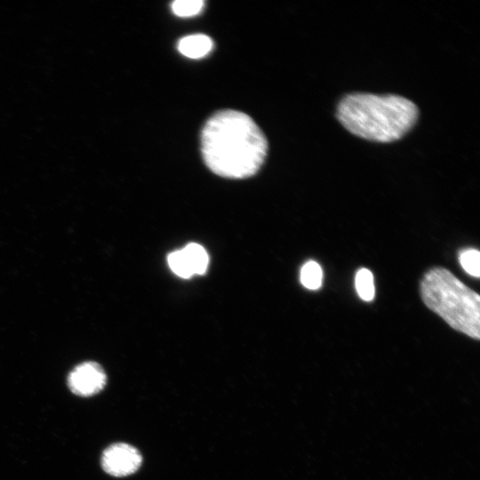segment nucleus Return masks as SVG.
<instances>
[{
  "label": "nucleus",
  "mask_w": 480,
  "mask_h": 480,
  "mask_svg": "<svg viewBox=\"0 0 480 480\" xmlns=\"http://www.w3.org/2000/svg\"><path fill=\"white\" fill-rule=\"evenodd\" d=\"M107 376L100 364L85 362L69 373L68 384L69 389L80 396H91L99 393L105 386Z\"/></svg>",
  "instance_id": "5"
},
{
  "label": "nucleus",
  "mask_w": 480,
  "mask_h": 480,
  "mask_svg": "<svg viewBox=\"0 0 480 480\" xmlns=\"http://www.w3.org/2000/svg\"><path fill=\"white\" fill-rule=\"evenodd\" d=\"M193 275H204L208 268L209 256L205 249L196 243H190L181 249Z\"/></svg>",
  "instance_id": "7"
},
{
  "label": "nucleus",
  "mask_w": 480,
  "mask_h": 480,
  "mask_svg": "<svg viewBox=\"0 0 480 480\" xmlns=\"http://www.w3.org/2000/svg\"><path fill=\"white\" fill-rule=\"evenodd\" d=\"M418 113L412 101L393 94H348L337 108L338 119L348 132L378 142L401 139L416 123Z\"/></svg>",
  "instance_id": "2"
},
{
  "label": "nucleus",
  "mask_w": 480,
  "mask_h": 480,
  "mask_svg": "<svg viewBox=\"0 0 480 480\" xmlns=\"http://www.w3.org/2000/svg\"><path fill=\"white\" fill-rule=\"evenodd\" d=\"M212 48V39L204 34H195L181 38L178 44V50L181 54L191 59H199Z\"/></svg>",
  "instance_id": "6"
},
{
  "label": "nucleus",
  "mask_w": 480,
  "mask_h": 480,
  "mask_svg": "<svg viewBox=\"0 0 480 480\" xmlns=\"http://www.w3.org/2000/svg\"><path fill=\"white\" fill-rule=\"evenodd\" d=\"M460 263L463 269L471 276H480V253L476 249H466L460 253Z\"/></svg>",
  "instance_id": "10"
},
{
  "label": "nucleus",
  "mask_w": 480,
  "mask_h": 480,
  "mask_svg": "<svg viewBox=\"0 0 480 480\" xmlns=\"http://www.w3.org/2000/svg\"><path fill=\"white\" fill-rule=\"evenodd\" d=\"M201 151L208 168L217 175L242 179L254 175L263 164L268 141L246 114L220 110L204 124Z\"/></svg>",
  "instance_id": "1"
},
{
  "label": "nucleus",
  "mask_w": 480,
  "mask_h": 480,
  "mask_svg": "<svg viewBox=\"0 0 480 480\" xmlns=\"http://www.w3.org/2000/svg\"><path fill=\"white\" fill-rule=\"evenodd\" d=\"M425 305L452 328L479 340L480 296L441 267L429 269L420 282Z\"/></svg>",
  "instance_id": "3"
},
{
  "label": "nucleus",
  "mask_w": 480,
  "mask_h": 480,
  "mask_svg": "<svg viewBox=\"0 0 480 480\" xmlns=\"http://www.w3.org/2000/svg\"><path fill=\"white\" fill-rule=\"evenodd\" d=\"M167 261L172 271L178 276L190 278L193 276L186 256L181 249L170 253Z\"/></svg>",
  "instance_id": "11"
},
{
  "label": "nucleus",
  "mask_w": 480,
  "mask_h": 480,
  "mask_svg": "<svg viewBox=\"0 0 480 480\" xmlns=\"http://www.w3.org/2000/svg\"><path fill=\"white\" fill-rule=\"evenodd\" d=\"M203 6L202 0H177L172 4V10L177 16L186 18L199 13Z\"/></svg>",
  "instance_id": "12"
},
{
  "label": "nucleus",
  "mask_w": 480,
  "mask_h": 480,
  "mask_svg": "<svg viewBox=\"0 0 480 480\" xmlns=\"http://www.w3.org/2000/svg\"><path fill=\"white\" fill-rule=\"evenodd\" d=\"M142 461L140 452L133 446L118 443L108 446L102 454L103 469L114 476H125L134 473Z\"/></svg>",
  "instance_id": "4"
},
{
  "label": "nucleus",
  "mask_w": 480,
  "mask_h": 480,
  "mask_svg": "<svg viewBox=\"0 0 480 480\" xmlns=\"http://www.w3.org/2000/svg\"><path fill=\"white\" fill-rule=\"evenodd\" d=\"M356 289L358 296L365 301H371L375 295V287L372 273L367 268H360L355 278Z\"/></svg>",
  "instance_id": "8"
},
{
  "label": "nucleus",
  "mask_w": 480,
  "mask_h": 480,
  "mask_svg": "<svg viewBox=\"0 0 480 480\" xmlns=\"http://www.w3.org/2000/svg\"><path fill=\"white\" fill-rule=\"evenodd\" d=\"M323 271L320 265L314 261H307L300 270V282L309 290H317L322 285Z\"/></svg>",
  "instance_id": "9"
}]
</instances>
